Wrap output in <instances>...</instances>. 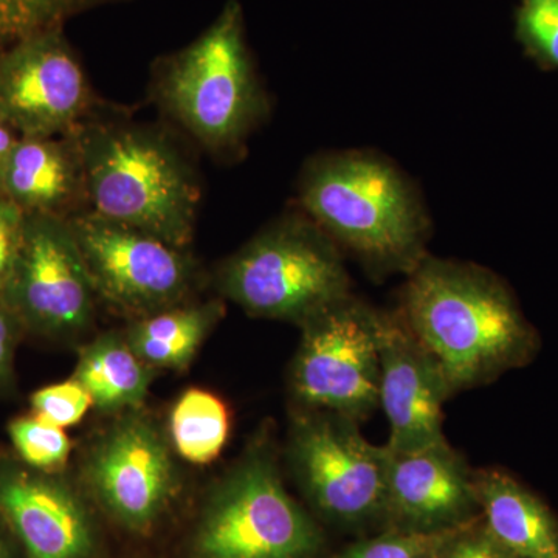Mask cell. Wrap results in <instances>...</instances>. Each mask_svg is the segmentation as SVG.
<instances>
[{
	"instance_id": "cell-28",
	"label": "cell",
	"mask_w": 558,
	"mask_h": 558,
	"mask_svg": "<svg viewBox=\"0 0 558 558\" xmlns=\"http://www.w3.org/2000/svg\"><path fill=\"white\" fill-rule=\"evenodd\" d=\"M22 330L25 329L20 318L0 296V389L13 380L14 352Z\"/></svg>"
},
{
	"instance_id": "cell-14",
	"label": "cell",
	"mask_w": 558,
	"mask_h": 558,
	"mask_svg": "<svg viewBox=\"0 0 558 558\" xmlns=\"http://www.w3.org/2000/svg\"><path fill=\"white\" fill-rule=\"evenodd\" d=\"M0 515L25 558H84L89 521L73 492L51 473L0 459Z\"/></svg>"
},
{
	"instance_id": "cell-30",
	"label": "cell",
	"mask_w": 558,
	"mask_h": 558,
	"mask_svg": "<svg viewBox=\"0 0 558 558\" xmlns=\"http://www.w3.org/2000/svg\"><path fill=\"white\" fill-rule=\"evenodd\" d=\"M10 537H13V534H11L9 526H7L5 521L0 515V558H16L14 556L13 542H11Z\"/></svg>"
},
{
	"instance_id": "cell-26",
	"label": "cell",
	"mask_w": 558,
	"mask_h": 558,
	"mask_svg": "<svg viewBox=\"0 0 558 558\" xmlns=\"http://www.w3.org/2000/svg\"><path fill=\"white\" fill-rule=\"evenodd\" d=\"M25 215L16 205L0 196V296L9 284L20 253Z\"/></svg>"
},
{
	"instance_id": "cell-7",
	"label": "cell",
	"mask_w": 558,
	"mask_h": 558,
	"mask_svg": "<svg viewBox=\"0 0 558 558\" xmlns=\"http://www.w3.org/2000/svg\"><path fill=\"white\" fill-rule=\"evenodd\" d=\"M69 223L95 295L143 317L183 304L196 275L185 248L92 211Z\"/></svg>"
},
{
	"instance_id": "cell-22",
	"label": "cell",
	"mask_w": 558,
	"mask_h": 558,
	"mask_svg": "<svg viewBox=\"0 0 558 558\" xmlns=\"http://www.w3.org/2000/svg\"><path fill=\"white\" fill-rule=\"evenodd\" d=\"M9 438L17 461L33 470L51 473L64 468L69 461L70 439L64 428L46 418L31 414L10 421Z\"/></svg>"
},
{
	"instance_id": "cell-2",
	"label": "cell",
	"mask_w": 558,
	"mask_h": 558,
	"mask_svg": "<svg viewBox=\"0 0 558 558\" xmlns=\"http://www.w3.org/2000/svg\"><path fill=\"white\" fill-rule=\"evenodd\" d=\"M398 314L438 360L453 395L521 365L534 348L509 290L472 263L425 256L409 274Z\"/></svg>"
},
{
	"instance_id": "cell-21",
	"label": "cell",
	"mask_w": 558,
	"mask_h": 558,
	"mask_svg": "<svg viewBox=\"0 0 558 558\" xmlns=\"http://www.w3.org/2000/svg\"><path fill=\"white\" fill-rule=\"evenodd\" d=\"M123 0H0V50L40 33L64 31L86 11Z\"/></svg>"
},
{
	"instance_id": "cell-15",
	"label": "cell",
	"mask_w": 558,
	"mask_h": 558,
	"mask_svg": "<svg viewBox=\"0 0 558 558\" xmlns=\"http://www.w3.org/2000/svg\"><path fill=\"white\" fill-rule=\"evenodd\" d=\"M95 490L110 512L131 527H145L170 498L174 472L157 433L128 422L102 440L90 461Z\"/></svg>"
},
{
	"instance_id": "cell-9",
	"label": "cell",
	"mask_w": 558,
	"mask_h": 558,
	"mask_svg": "<svg viewBox=\"0 0 558 558\" xmlns=\"http://www.w3.org/2000/svg\"><path fill=\"white\" fill-rule=\"evenodd\" d=\"M106 106L64 31L40 33L0 50V117L20 137L72 134Z\"/></svg>"
},
{
	"instance_id": "cell-1",
	"label": "cell",
	"mask_w": 558,
	"mask_h": 558,
	"mask_svg": "<svg viewBox=\"0 0 558 558\" xmlns=\"http://www.w3.org/2000/svg\"><path fill=\"white\" fill-rule=\"evenodd\" d=\"M72 134L86 172L89 211L189 247L202 183L174 131L128 119L108 105Z\"/></svg>"
},
{
	"instance_id": "cell-23",
	"label": "cell",
	"mask_w": 558,
	"mask_h": 558,
	"mask_svg": "<svg viewBox=\"0 0 558 558\" xmlns=\"http://www.w3.org/2000/svg\"><path fill=\"white\" fill-rule=\"evenodd\" d=\"M475 520L439 531H392L379 538L360 543L340 558H440L450 543Z\"/></svg>"
},
{
	"instance_id": "cell-4",
	"label": "cell",
	"mask_w": 558,
	"mask_h": 558,
	"mask_svg": "<svg viewBox=\"0 0 558 558\" xmlns=\"http://www.w3.org/2000/svg\"><path fill=\"white\" fill-rule=\"evenodd\" d=\"M149 94L161 113L209 156H240L269 113V101L245 47L236 2L227 3L194 43L159 62Z\"/></svg>"
},
{
	"instance_id": "cell-18",
	"label": "cell",
	"mask_w": 558,
	"mask_h": 558,
	"mask_svg": "<svg viewBox=\"0 0 558 558\" xmlns=\"http://www.w3.org/2000/svg\"><path fill=\"white\" fill-rule=\"evenodd\" d=\"M222 314V304H179L146 315L131 329L130 347L149 365L182 368L196 354L209 328Z\"/></svg>"
},
{
	"instance_id": "cell-20",
	"label": "cell",
	"mask_w": 558,
	"mask_h": 558,
	"mask_svg": "<svg viewBox=\"0 0 558 558\" xmlns=\"http://www.w3.org/2000/svg\"><path fill=\"white\" fill-rule=\"evenodd\" d=\"M171 435L180 457L191 464H209L229 439L226 403L204 389H190L172 409Z\"/></svg>"
},
{
	"instance_id": "cell-29",
	"label": "cell",
	"mask_w": 558,
	"mask_h": 558,
	"mask_svg": "<svg viewBox=\"0 0 558 558\" xmlns=\"http://www.w3.org/2000/svg\"><path fill=\"white\" fill-rule=\"evenodd\" d=\"M20 138L17 132L0 117V186H2L3 172H5L11 153Z\"/></svg>"
},
{
	"instance_id": "cell-11",
	"label": "cell",
	"mask_w": 558,
	"mask_h": 558,
	"mask_svg": "<svg viewBox=\"0 0 558 558\" xmlns=\"http://www.w3.org/2000/svg\"><path fill=\"white\" fill-rule=\"evenodd\" d=\"M95 290L69 220L25 215L20 253L2 299L25 330L69 336L89 325Z\"/></svg>"
},
{
	"instance_id": "cell-10",
	"label": "cell",
	"mask_w": 558,
	"mask_h": 558,
	"mask_svg": "<svg viewBox=\"0 0 558 558\" xmlns=\"http://www.w3.org/2000/svg\"><path fill=\"white\" fill-rule=\"evenodd\" d=\"M311 411L296 424L292 458L312 501L343 523H362L384 513L388 447L371 444L354 418Z\"/></svg>"
},
{
	"instance_id": "cell-12",
	"label": "cell",
	"mask_w": 558,
	"mask_h": 558,
	"mask_svg": "<svg viewBox=\"0 0 558 558\" xmlns=\"http://www.w3.org/2000/svg\"><path fill=\"white\" fill-rule=\"evenodd\" d=\"M453 396L449 380L398 312L387 314L380 344L379 407L389 422L387 447L416 451L446 440L442 410Z\"/></svg>"
},
{
	"instance_id": "cell-27",
	"label": "cell",
	"mask_w": 558,
	"mask_h": 558,
	"mask_svg": "<svg viewBox=\"0 0 558 558\" xmlns=\"http://www.w3.org/2000/svg\"><path fill=\"white\" fill-rule=\"evenodd\" d=\"M440 558H517L502 548L499 543L490 537L483 529L476 531L475 523L462 531Z\"/></svg>"
},
{
	"instance_id": "cell-8",
	"label": "cell",
	"mask_w": 558,
	"mask_h": 558,
	"mask_svg": "<svg viewBox=\"0 0 558 558\" xmlns=\"http://www.w3.org/2000/svg\"><path fill=\"white\" fill-rule=\"evenodd\" d=\"M318 532L274 462L250 459L223 486L199 532L201 558H311Z\"/></svg>"
},
{
	"instance_id": "cell-25",
	"label": "cell",
	"mask_w": 558,
	"mask_h": 558,
	"mask_svg": "<svg viewBox=\"0 0 558 558\" xmlns=\"http://www.w3.org/2000/svg\"><path fill=\"white\" fill-rule=\"evenodd\" d=\"M519 28L535 54L558 68V0H523Z\"/></svg>"
},
{
	"instance_id": "cell-3",
	"label": "cell",
	"mask_w": 558,
	"mask_h": 558,
	"mask_svg": "<svg viewBox=\"0 0 558 558\" xmlns=\"http://www.w3.org/2000/svg\"><path fill=\"white\" fill-rule=\"evenodd\" d=\"M299 208L371 270L409 275L427 256L429 223L421 197L398 167L369 150L307 160Z\"/></svg>"
},
{
	"instance_id": "cell-24",
	"label": "cell",
	"mask_w": 558,
	"mask_h": 558,
	"mask_svg": "<svg viewBox=\"0 0 558 558\" xmlns=\"http://www.w3.org/2000/svg\"><path fill=\"white\" fill-rule=\"evenodd\" d=\"M31 403L33 414L65 429L86 416L94 400L78 380L72 379L38 389Z\"/></svg>"
},
{
	"instance_id": "cell-17",
	"label": "cell",
	"mask_w": 558,
	"mask_h": 558,
	"mask_svg": "<svg viewBox=\"0 0 558 558\" xmlns=\"http://www.w3.org/2000/svg\"><path fill=\"white\" fill-rule=\"evenodd\" d=\"M484 529L517 558H558V523L535 495L498 469L475 472Z\"/></svg>"
},
{
	"instance_id": "cell-6",
	"label": "cell",
	"mask_w": 558,
	"mask_h": 558,
	"mask_svg": "<svg viewBox=\"0 0 558 558\" xmlns=\"http://www.w3.org/2000/svg\"><path fill=\"white\" fill-rule=\"evenodd\" d=\"M385 319L352 293L306 319L292 371L296 400L357 422L379 409Z\"/></svg>"
},
{
	"instance_id": "cell-5",
	"label": "cell",
	"mask_w": 558,
	"mask_h": 558,
	"mask_svg": "<svg viewBox=\"0 0 558 558\" xmlns=\"http://www.w3.org/2000/svg\"><path fill=\"white\" fill-rule=\"evenodd\" d=\"M218 284L250 314L300 325L351 295L339 245L300 208L274 220L227 259Z\"/></svg>"
},
{
	"instance_id": "cell-19",
	"label": "cell",
	"mask_w": 558,
	"mask_h": 558,
	"mask_svg": "<svg viewBox=\"0 0 558 558\" xmlns=\"http://www.w3.org/2000/svg\"><path fill=\"white\" fill-rule=\"evenodd\" d=\"M73 379L87 389L94 405L106 410L137 407L149 384L145 362L112 336L95 341L81 354Z\"/></svg>"
},
{
	"instance_id": "cell-13",
	"label": "cell",
	"mask_w": 558,
	"mask_h": 558,
	"mask_svg": "<svg viewBox=\"0 0 558 558\" xmlns=\"http://www.w3.org/2000/svg\"><path fill=\"white\" fill-rule=\"evenodd\" d=\"M478 508L475 472L449 442L389 450L385 509L395 531H439L469 523Z\"/></svg>"
},
{
	"instance_id": "cell-16",
	"label": "cell",
	"mask_w": 558,
	"mask_h": 558,
	"mask_svg": "<svg viewBox=\"0 0 558 558\" xmlns=\"http://www.w3.org/2000/svg\"><path fill=\"white\" fill-rule=\"evenodd\" d=\"M0 196L24 215L70 220L89 211L86 172L73 134L17 140Z\"/></svg>"
}]
</instances>
